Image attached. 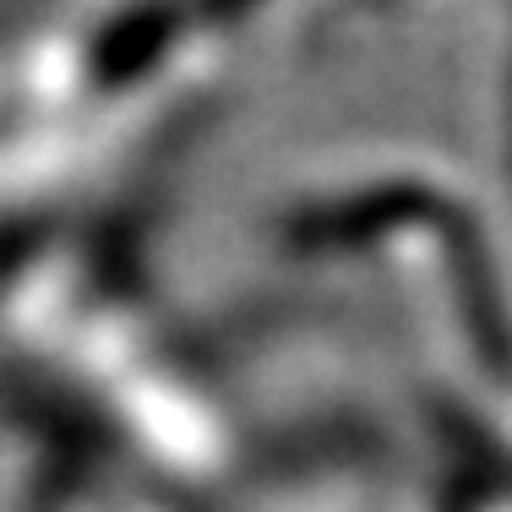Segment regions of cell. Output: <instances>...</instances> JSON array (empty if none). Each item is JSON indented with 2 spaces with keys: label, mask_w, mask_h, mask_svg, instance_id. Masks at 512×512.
<instances>
[{
  "label": "cell",
  "mask_w": 512,
  "mask_h": 512,
  "mask_svg": "<svg viewBox=\"0 0 512 512\" xmlns=\"http://www.w3.org/2000/svg\"><path fill=\"white\" fill-rule=\"evenodd\" d=\"M463 306H469V327H474V338H480V355L491 360V365H512V322H507V311L496 306V278H491V267H485V251H480V240H463Z\"/></svg>",
  "instance_id": "obj_1"
}]
</instances>
